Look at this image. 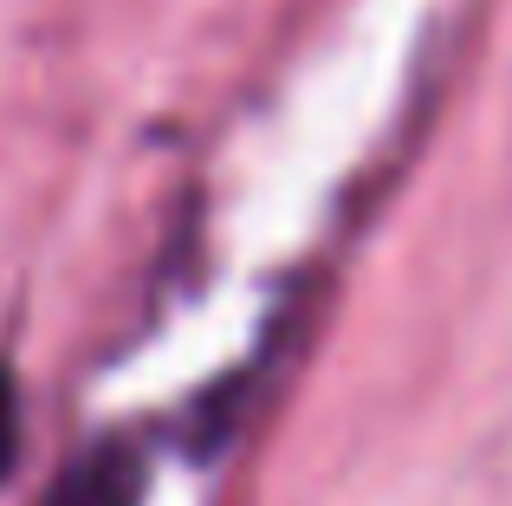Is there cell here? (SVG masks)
<instances>
[{
	"instance_id": "7a4b0ae2",
	"label": "cell",
	"mask_w": 512,
	"mask_h": 506,
	"mask_svg": "<svg viewBox=\"0 0 512 506\" xmlns=\"http://www.w3.org/2000/svg\"><path fill=\"white\" fill-rule=\"evenodd\" d=\"M13 455H20V390H13V370L0 364V481H7Z\"/></svg>"
},
{
	"instance_id": "6da1fadb",
	"label": "cell",
	"mask_w": 512,
	"mask_h": 506,
	"mask_svg": "<svg viewBox=\"0 0 512 506\" xmlns=\"http://www.w3.org/2000/svg\"><path fill=\"white\" fill-rule=\"evenodd\" d=\"M137 500H143V461H137V448L98 442L91 455L72 461V474L52 487L46 506H137Z\"/></svg>"
}]
</instances>
